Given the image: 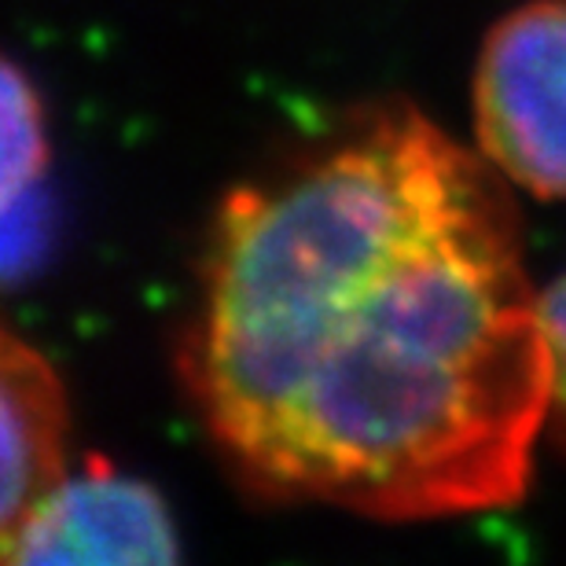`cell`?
<instances>
[{"mask_svg": "<svg viewBox=\"0 0 566 566\" xmlns=\"http://www.w3.org/2000/svg\"><path fill=\"white\" fill-rule=\"evenodd\" d=\"M541 321L552 357V409H559L566 420V276L541 294Z\"/></svg>", "mask_w": 566, "mask_h": 566, "instance_id": "cell-6", "label": "cell"}, {"mask_svg": "<svg viewBox=\"0 0 566 566\" xmlns=\"http://www.w3.org/2000/svg\"><path fill=\"white\" fill-rule=\"evenodd\" d=\"M496 174L387 107L224 202L185 379L247 485L401 523L526 490L552 357Z\"/></svg>", "mask_w": 566, "mask_h": 566, "instance_id": "cell-1", "label": "cell"}, {"mask_svg": "<svg viewBox=\"0 0 566 566\" xmlns=\"http://www.w3.org/2000/svg\"><path fill=\"white\" fill-rule=\"evenodd\" d=\"M177 556V526L163 496L104 460L66 474L4 537V563L11 566H126L174 563Z\"/></svg>", "mask_w": 566, "mask_h": 566, "instance_id": "cell-3", "label": "cell"}, {"mask_svg": "<svg viewBox=\"0 0 566 566\" xmlns=\"http://www.w3.org/2000/svg\"><path fill=\"white\" fill-rule=\"evenodd\" d=\"M0 412H4L0 537H8L66 479L63 387L49 360L15 332H4L0 346Z\"/></svg>", "mask_w": 566, "mask_h": 566, "instance_id": "cell-4", "label": "cell"}, {"mask_svg": "<svg viewBox=\"0 0 566 566\" xmlns=\"http://www.w3.org/2000/svg\"><path fill=\"white\" fill-rule=\"evenodd\" d=\"M49 166L44 118L30 77L15 63L4 66V273L15 280L38 262L44 247L41 185Z\"/></svg>", "mask_w": 566, "mask_h": 566, "instance_id": "cell-5", "label": "cell"}, {"mask_svg": "<svg viewBox=\"0 0 566 566\" xmlns=\"http://www.w3.org/2000/svg\"><path fill=\"white\" fill-rule=\"evenodd\" d=\"M474 129L507 180L566 199V0H526L490 33L474 74Z\"/></svg>", "mask_w": 566, "mask_h": 566, "instance_id": "cell-2", "label": "cell"}]
</instances>
